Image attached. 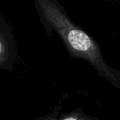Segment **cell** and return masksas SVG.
<instances>
[{"label": "cell", "instance_id": "cell-1", "mask_svg": "<svg viewBox=\"0 0 120 120\" xmlns=\"http://www.w3.org/2000/svg\"><path fill=\"white\" fill-rule=\"evenodd\" d=\"M35 11L48 36L54 31L72 58L87 61L100 77L120 91V71L104 60L99 45L75 24L58 0H33Z\"/></svg>", "mask_w": 120, "mask_h": 120}, {"label": "cell", "instance_id": "cell-2", "mask_svg": "<svg viewBox=\"0 0 120 120\" xmlns=\"http://www.w3.org/2000/svg\"><path fill=\"white\" fill-rule=\"evenodd\" d=\"M17 60V47L13 27L0 14V69L12 70Z\"/></svg>", "mask_w": 120, "mask_h": 120}, {"label": "cell", "instance_id": "cell-3", "mask_svg": "<svg viewBox=\"0 0 120 120\" xmlns=\"http://www.w3.org/2000/svg\"><path fill=\"white\" fill-rule=\"evenodd\" d=\"M37 120H98V119L87 116L84 114H82V113H72V114H66V115L62 116L60 118H53L52 116H50V117H45L44 119H40Z\"/></svg>", "mask_w": 120, "mask_h": 120}, {"label": "cell", "instance_id": "cell-4", "mask_svg": "<svg viewBox=\"0 0 120 120\" xmlns=\"http://www.w3.org/2000/svg\"><path fill=\"white\" fill-rule=\"evenodd\" d=\"M104 1L108 3H120V0H104Z\"/></svg>", "mask_w": 120, "mask_h": 120}]
</instances>
